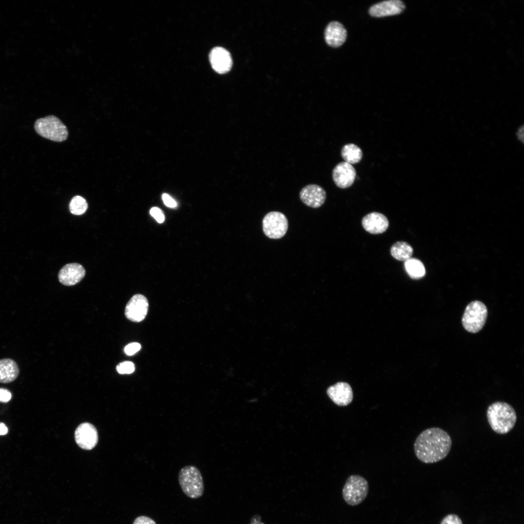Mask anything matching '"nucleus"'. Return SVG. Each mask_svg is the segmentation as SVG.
<instances>
[{"label":"nucleus","mask_w":524,"mask_h":524,"mask_svg":"<svg viewBox=\"0 0 524 524\" xmlns=\"http://www.w3.org/2000/svg\"><path fill=\"white\" fill-rule=\"evenodd\" d=\"M210 60L213 69L220 74L228 72L232 66L231 55L223 48L216 47L213 49L210 54Z\"/></svg>","instance_id":"nucleus-15"},{"label":"nucleus","mask_w":524,"mask_h":524,"mask_svg":"<svg viewBox=\"0 0 524 524\" xmlns=\"http://www.w3.org/2000/svg\"><path fill=\"white\" fill-rule=\"evenodd\" d=\"M12 397L11 393L7 389L0 388V402H7Z\"/></svg>","instance_id":"nucleus-29"},{"label":"nucleus","mask_w":524,"mask_h":524,"mask_svg":"<svg viewBox=\"0 0 524 524\" xmlns=\"http://www.w3.org/2000/svg\"><path fill=\"white\" fill-rule=\"evenodd\" d=\"M148 307V301L145 296L141 294L135 295L126 305L125 316L132 322H141L146 317Z\"/></svg>","instance_id":"nucleus-8"},{"label":"nucleus","mask_w":524,"mask_h":524,"mask_svg":"<svg viewBox=\"0 0 524 524\" xmlns=\"http://www.w3.org/2000/svg\"><path fill=\"white\" fill-rule=\"evenodd\" d=\"M488 310L482 302L475 300L466 307L462 318L464 328L471 333H476L483 327L487 317Z\"/></svg>","instance_id":"nucleus-6"},{"label":"nucleus","mask_w":524,"mask_h":524,"mask_svg":"<svg viewBox=\"0 0 524 524\" xmlns=\"http://www.w3.org/2000/svg\"><path fill=\"white\" fill-rule=\"evenodd\" d=\"M288 228V220L282 213L273 211L267 213L262 220V229L269 238L278 239L283 237Z\"/></svg>","instance_id":"nucleus-7"},{"label":"nucleus","mask_w":524,"mask_h":524,"mask_svg":"<svg viewBox=\"0 0 524 524\" xmlns=\"http://www.w3.org/2000/svg\"><path fill=\"white\" fill-rule=\"evenodd\" d=\"M404 266L407 273L412 278L419 279L425 275V266L418 259L411 258L405 262Z\"/></svg>","instance_id":"nucleus-21"},{"label":"nucleus","mask_w":524,"mask_h":524,"mask_svg":"<svg viewBox=\"0 0 524 524\" xmlns=\"http://www.w3.org/2000/svg\"><path fill=\"white\" fill-rule=\"evenodd\" d=\"M249 524H265L261 521V517L258 514L253 516Z\"/></svg>","instance_id":"nucleus-30"},{"label":"nucleus","mask_w":524,"mask_h":524,"mask_svg":"<svg viewBox=\"0 0 524 524\" xmlns=\"http://www.w3.org/2000/svg\"><path fill=\"white\" fill-rule=\"evenodd\" d=\"M299 197L302 202L307 206L317 208L324 203L326 193L320 186L311 184L304 186L301 190Z\"/></svg>","instance_id":"nucleus-11"},{"label":"nucleus","mask_w":524,"mask_h":524,"mask_svg":"<svg viewBox=\"0 0 524 524\" xmlns=\"http://www.w3.org/2000/svg\"><path fill=\"white\" fill-rule=\"evenodd\" d=\"M133 524H156V523L148 517L140 516L135 519Z\"/></svg>","instance_id":"nucleus-28"},{"label":"nucleus","mask_w":524,"mask_h":524,"mask_svg":"<svg viewBox=\"0 0 524 524\" xmlns=\"http://www.w3.org/2000/svg\"><path fill=\"white\" fill-rule=\"evenodd\" d=\"M452 440L447 432L439 427L423 431L414 443L415 456L425 463H433L444 459L449 454Z\"/></svg>","instance_id":"nucleus-1"},{"label":"nucleus","mask_w":524,"mask_h":524,"mask_svg":"<svg viewBox=\"0 0 524 524\" xmlns=\"http://www.w3.org/2000/svg\"><path fill=\"white\" fill-rule=\"evenodd\" d=\"M162 198L164 204L168 207L175 208L177 205L176 201L167 194L164 193Z\"/></svg>","instance_id":"nucleus-27"},{"label":"nucleus","mask_w":524,"mask_h":524,"mask_svg":"<svg viewBox=\"0 0 524 524\" xmlns=\"http://www.w3.org/2000/svg\"><path fill=\"white\" fill-rule=\"evenodd\" d=\"M85 274V269L81 264L70 263L65 265L60 269L58 279L63 285L72 286L81 281Z\"/></svg>","instance_id":"nucleus-14"},{"label":"nucleus","mask_w":524,"mask_h":524,"mask_svg":"<svg viewBox=\"0 0 524 524\" xmlns=\"http://www.w3.org/2000/svg\"><path fill=\"white\" fill-rule=\"evenodd\" d=\"M327 393L330 399L339 406L349 405L353 398V393L350 385L344 382H339L329 387Z\"/></svg>","instance_id":"nucleus-12"},{"label":"nucleus","mask_w":524,"mask_h":524,"mask_svg":"<svg viewBox=\"0 0 524 524\" xmlns=\"http://www.w3.org/2000/svg\"><path fill=\"white\" fill-rule=\"evenodd\" d=\"M69 211L74 215L83 214L88 208L86 200L80 196H74L71 200L69 205Z\"/></svg>","instance_id":"nucleus-22"},{"label":"nucleus","mask_w":524,"mask_h":524,"mask_svg":"<svg viewBox=\"0 0 524 524\" xmlns=\"http://www.w3.org/2000/svg\"><path fill=\"white\" fill-rule=\"evenodd\" d=\"M347 31L340 22L332 21L327 26L325 31V39L326 43L334 48L339 47L345 42Z\"/></svg>","instance_id":"nucleus-17"},{"label":"nucleus","mask_w":524,"mask_h":524,"mask_svg":"<svg viewBox=\"0 0 524 524\" xmlns=\"http://www.w3.org/2000/svg\"><path fill=\"white\" fill-rule=\"evenodd\" d=\"M150 214L159 223H163L164 220V212L158 207H152L150 210Z\"/></svg>","instance_id":"nucleus-25"},{"label":"nucleus","mask_w":524,"mask_h":524,"mask_svg":"<svg viewBox=\"0 0 524 524\" xmlns=\"http://www.w3.org/2000/svg\"><path fill=\"white\" fill-rule=\"evenodd\" d=\"M341 155L344 162L349 164L358 163L362 157V151L358 146L350 143L345 145L341 150Z\"/></svg>","instance_id":"nucleus-20"},{"label":"nucleus","mask_w":524,"mask_h":524,"mask_svg":"<svg viewBox=\"0 0 524 524\" xmlns=\"http://www.w3.org/2000/svg\"><path fill=\"white\" fill-rule=\"evenodd\" d=\"M141 348V345L138 343H131L127 344L125 348L124 352L126 355L131 356L138 352Z\"/></svg>","instance_id":"nucleus-26"},{"label":"nucleus","mask_w":524,"mask_h":524,"mask_svg":"<svg viewBox=\"0 0 524 524\" xmlns=\"http://www.w3.org/2000/svg\"><path fill=\"white\" fill-rule=\"evenodd\" d=\"M440 524H462V522L457 515L451 514L446 516Z\"/></svg>","instance_id":"nucleus-24"},{"label":"nucleus","mask_w":524,"mask_h":524,"mask_svg":"<svg viewBox=\"0 0 524 524\" xmlns=\"http://www.w3.org/2000/svg\"><path fill=\"white\" fill-rule=\"evenodd\" d=\"M368 491L367 481L360 475H353L347 479L343 489L342 495L348 505L355 506L364 501Z\"/></svg>","instance_id":"nucleus-5"},{"label":"nucleus","mask_w":524,"mask_h":524,"mask_svg":"<svg viewBox=\"0 0 524 524\" xmlns=\"http://www.w3.org/2000/svg\"><path fill=\"white\" fill-rule=\"evenodd\" d=\"M75 439L77 444L82 449H92L98 442L97 430L95 427L90 423H82L75 430Z\"/></svg>","instance_id":"nucleus-9"},{"label":"nucleus","mask_w":524,"mask_h":524,"mask_svg":"<svg viewBox=\"0 0 524 524\" xmlns=\"http://www.w3.org/2000/svg\"><path fill=\"white\" fill-rule=\"evenodd\" d=\"M8 428L6 425L2 423H0V435H4L7 433Z\"/></svg>","instance_id":"nucleus-31"},{"label":"nucleus","mask_w":524,"mask_h":524,"mask_svg":"<svg viewBox=\"0 0 524 524\" xmlns=\"http://www.w3.org/2000/svg\"><path fill=\"white\" fill-rule=\"evenodd\" d=\"M487 418L491 429L499 434L511 431L517 421L514 409L505 402L497 401L491 404L487 410Z\"/></svg>","instance_id":"nucleus-2"},{"label":"nucleus","mask_w":524,"mask_h":524,"mask_svg":"<svg viewBox=\"0 0 524 524\" xmlns=\"http://www.w3.org/2000/svg\"><path fill=\"white\" fill-rule=\"evenodd\" d=\"M135 370L134 364L129 361H125L119 363L116 366V370L120 374H130Z\"/></svg>","instance_id":"nucleus-23"},{"label":"nucleus","mask_w":524,"mask_h":524,"mask_svg":"<svg viewBox=\"0 0 524 524\" xmlns=\"http://www.w3.org/2000/svg\"><path fill=\"white\" fill-rule=\"evenodd\" d=\"M332 176L335 184L339 188L345 189L353 184L356 171L352 164L342 162L335 166Z\"/></svg>","instance_id":"nucleus-10"},{"label":"nucleus","mask_w":524,"mask_h":524,"mask_svg":"<svg viewBox=\"0 0 524 524\" xmlns=\"http://www.w3.org/2000/svg\"><path fill=\"white\" fill-rule=\"evenodd\" d=\"M390 252L394 259L405 262L411 258L413 250L412 246L408 243L399 241L392 246Z\"/></svg>","instance_id":"nucleus-19"},{"label":"nucleus","mask_w":524,"mask_h":524,"mask_svg":"<svg viewBox=\"0 0 524 524\" xmlns=\"http://www.w3.org/2000/svg\"><path fill=\"white\" fill-rule=\"evenodd\" d=\"M178 479L182 491L188 497L196 499L203 495V478L196 466L186 465L182 467L179 473Z\"/></svg>","instance_id":"nucleus-3"},{"label":"nucleus","mask_w":524,"mask_h":524,"mask_svg":"<svg viewBox=\"0 0 524 524\" xmlns=\"http://www.w3.org/2000/svg\"><path fill=\"white\" fill-rule=\"evenodd\" d=\"M363 228L367 232L377 234L385 232L389 227V221L383 214L377 212L370 213L362 220Z\"/></svg>","instance_id":"nucleus-16"},{"label":"nucleus","mask_w":524,"mask_h":524,"mask_svg":"<svg viewBox=\"0 0 524 524\" xmlns=\"http://www.w3.org/2000/svg\"><path fill=\"white\" fill-rule=\"evenodd\" d=\"M16 363L11 359L0 360V382L10 383L15 380L19 374Z\"/></svg>","instance_id":"nucleus-18"},{"label":"nucleus","mask_w":524,"mask_h":524,"mask_svg":"<svg viewBox=\"0 0 524 524\" xmlns=\"http://www.w3.org/2000/svg\"><path fill=\"white\" fill-rule=\"evenodd\" d=\"M34 130L41 136L55 142H61L68 137L66 127L59 118L52 115L37 119Z\"/></svg>","instance_id":"nucleus-4"},{"label":"nucleus","mask_w":524,"mask_h":524,"mask_svg":"<svg viewBox=\"0 0 524 524\" xmlns=\"http://www.w3.org/2000/svg\"><path fill=\"white\" fill-rule=\"evenodd\" d=\"M405 5L399 0H385L372 6L369 14L373 17H382L401 14L404 10Z\"/></svg>","instance_id":"nucleus-13"}]
</instances>
